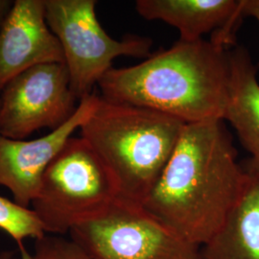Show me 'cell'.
Returning a JSON list of instances; mask_svg holds the SVG:
<instances>
[{"label":"cell","mask_w":259,"mask_h":259,"mask_svg":"<svg viewBox=\"0 0 259 259\" xmlns=\"http://www.w3.org/2000/svg\"><path fill=\"white\" fill-rule=\"evenodd\" d=\"M225 122L185 124L163 172L141 203L198 247L220 230L247 179Z\"/></svg>","instance_id":"1"},{"label":"cell","mask_w":259,"mask_h":259,"mask_svg":"<svg viewBox=\"0 0 259 259\" xmlns=\"http://www.w3.org/2000/svg\"><path fill=\"white\" fill-rule=\"evenodd\" d=\"M229 50L210 39H179L138 65L112 67L99 81L103 98L164 113L185 124L225 118Z\"/></svg>","instance_id":"2"},{"label":"cell","mask_w":259,"mask_h":259,"mask_svg":"<svg viewBox=\"0 0 259 259\" xmlns=\"http://www.w3.org/2000/svg\"><path fill=\"white\" fill-rule=\"evenodd\" d=\"M185 125L164 113L99 95L80 132L111 170L119 197L141 204L163 172Z\"/></svg>","instance_id":"3"},{"label":"cell","mask_w":259,"mask_h":259,"mask_svg":"<svg viewBox=\"0 0 259 259\" xmlns=\"http://www.w3.org/2000/svg\"><path fill=\"white\" fill-rule=\"evenodd\" d=\"M119 187L109 167L83 138H70L45 171L32 202L47 234H65L107 209Z\"/></svg>","instance_id":"4"},{"label":"cell","mask_w":259,"mask_h":259,"mask_svg":"<svg viewBox=\"0 0 259 259\" xmlns=\"http://www.w3.org/2000/svg\"><path fill=\"white\" fill-rule=\"evenodd\" d=\"M94 0H45L47 24L64 54L70 87L80 101L93 93L120 56L148 58L152 40L129 36L114 39L96 17Z\"/></svg>","instance_id":"5"},{"label":"cell","mask_w":259,"mask_h":259,"mask_svg":"<svg viewBox=\"0 0 259 259\" xmlns=\"http://www.w3.org/2000/svg\"><path fill=\"white\" fill-rule=\"evenodd\" d=\"M69 234L93 259H200L201 247L121 197Z\"/></svg>","instance_id":"6"},{"label":"cell","mask_w":259,"mask_h":259,"mask_svg":"<svg viewBox=\"0 0 259 259\" xmlns=\"http://www.w3.org/2000/svg\"><path fill=\"white\" fill-rule=\"evenodd\" d=\"M77 101L64 63L29 68L0 92V135L23 140L38 130L58 129L73 115Z\"/></svg>","instance_id":"7"},{"label":"cell","mask_w":259,"mask_h":259,"mask_svg":"<svg viewBox=\"0 0 259 259\" xmlns=\"http://www.w3.org/2000/svg\"><path fill=\"white\" fill-rule=\"evenodd\" d=\"M98 101L99 95H87L65 124L42 138L25 141L0 135V185L9 189L16 204L29 208L47 167L75 131L93 115Z\"/></svg>","instance_id":"8"},{"label":"cell","mask_w":259,"mask_h":259,"mask_svg":"<svg viewBox=\"0 0 259 259\" xmlns=\"http://www.w3.org/2000/svg\"><path fill=\"white\" fill-rule=\"evenodd\" d=\"M48 63L65 60L47 24L45 0H16L0 31V92L18 75Z\"/></svg>","instance_id":"9"},{"label":"cell","mask_w":259,"mask_h":259,"mask_svg":"<svg viewBox=\"0 0 259 259\" xmlns=\"http://www.w3.org/2000/svg\"><path fill=\"white\" fill-rule=\"evenodd\" d=\"M136 9L147 20H161L179 30L180 39L195 41L212 32L225 47L235 41V32L244 18L235 0H138Z\"/></svg>","instance_id":"10"},{"label":"cell","mask_w":259,"mask_h":259,"mask_svg":"<svg viewBox=\"0 0 259 259\" xmlns=\"http://www.w3.org/2000/svg\"><path fill=\"white\" fill-rule=\"evenodd\" d=\"M231 79L224 120L236 132L250 154L247 169L259 174V81L257 67L245 47L229 50Z\"/></svg>","instance_id":"11"},{"label":"cell","mask_w":259,"mask_h":259,"mask_svg":"<svg viewBox=\"0 0 259 259\" xmlns=\"http://www.w3.org/2000/svg\"><path fill=\"white\" fill-rule=\"evenodd\" d=\"M245 170L238 201L220 230L200 248V259H259V174Z\"/></svg>","instance_id":"12"},{"label":"cell","mask_w":259,"mask_h":259,"mask_svg":"<svg viewBox=\"0 0 259 259\" xmlns=\"http://www.w3.org/2000/svg\"><path fill=\"white\" fill-rule=\"evenodd\" d=\"M0 230L17 242L20 251L26 250L23 244L26 238L38 239L47 234L31 208L23 207L2 196H0Z\"/></svg>","instance_id":"13"},{"label":"cell","mask_w":259,"mask_h":259,"mask_svg":"<svg viewBox=\"0 0 259 259\" xmlns=\"http://www.w3.org/2000/svg\"><path fill=\"white\" fill-rule=\"evenodd\" d=\"M11 259H93L74 241L57 235L46 234L36 239L34 250L20 251L19 256Z\"/></svg>","instance_id":"14"},{"label":"cell","mask_w":259,"mask_h":259,"mask_svg":"<svg viewBox=\"0 0 259 259\" xmlns=\"http://www.w3.org/2000/svg\"><path fill=\"white\" fill-rule=\"evenodd\" d=\"M243 17H251L259 23V0H239Z\"/></svg>","instance_id":"15"},{"label":"cell","mask_w":259,"mask_h":259,"mask_svg":"<svg viewBox=\"0 0 259 259\" xmlns=\"http://www.w3.org/2000/svg\"><path fill=\"white\" fill-rule=\"evenodd\" d=\"M14 5L13 1L9 0H0V31L9 15L10 11Z\"/></svg>","instance_id":"16"},{"label":"cell","mask_w":259,"mask_h":259,"mask_svg":"<svg viewBox=\"0 0 259 259\" xmlns=\"http://www.w3.org/2000/svg\"><path fill=\"white\" fill-rule=\"evenodd\" d=\"M13 254L12 251H2L0 252V259H11Z\"/></svg>","instance_id":"17"}]
</instances>
